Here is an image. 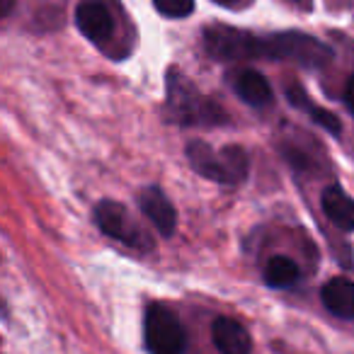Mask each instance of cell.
I'll list each match as a JSON object with an SVG mask.
<instances>
[{
	"instance_id": "1",
	"label": "cell",
	"mask_w": 354,
	"mask_h": 354,
	"mask_svg": "<svg viewBox=\"0 0 354 354\" xmlns=\"http://www.w3.org/2000/svg\"><path fill=\"white\" fill-rule=\"evenodd\" d=\"M204 51L216 61H286L301 68H325L333 61V49L304 32L252 35L236 27L214 25L204 30Z\"/></svg>"
},
{
	"instance_id": "2",
	"label": "cell",
	"mask_w": 354,
	"mask_h": 354,
	"mask_svg": "<svg viewBox=\"0 0 354 354\" xmlns=\"http://www.w3.org/2000/svg\"><path fill=\"white\" fill-rule=\"evenodd\" d=\"M162 114L170 124L180 127H218L228 122L226 109L214 97L199 93L183 73L167 75V102Z\"/></svg>"
},
{
	"instance_id": "3",
	"label": "cell",
	"mask_w": 354,
	"mask_h": 354,
	"mask_svg": "<svg viewBox=\"0 0 354 354\" xmlns=\"http://www.w3.org/2000/svg\"><path fill=\"white\" fill-rule=\"evenodd\" d=\"M187 160L197 175L226 187L241 185L250 172V158L241 146H223L216 151L207 141H192L187 146Z\"/></svg>"
},
{
	"instance_id": "4",
	"label": "cell",
	"mask_w": 354,
	"mask_h": 354,
	"mask_svg": "<svg viewBox=\"0 0 354 354\" xmlns=\"http://www.w3.org/2000/svg\"><path fill=\"white\" fill-rule=\"evenodd\" d=\"M93 221L97 226V231L102 236L112 238V241L122 243V245L131 248L136 252H151L153 250V238L148 236V231L136 223V218L129 214V209L112 199H102L95 207Z\"/></svg>"
},
{
	"instance_id": "5",
	"label": "cell",
	"mask_w": 354,
	"mask_h": 354,
	"mask_svg": "<svg viewBox=\"0 0 354 354\" xmlns=\"http://www.w3.org/2000/svg\"><path fill=\"white\" fill-rule=\"evenodd\" d=\"M143 342H146L148 354H185L187 333L170 308L151 304L146 310V323H143Z\"/></svg>"
},
{
	"instance_id": "6",
	"label": "cell",
	"mask_w": 354,
	"mask_h": 354,
	"mask_svg": "<svg viewBox=\"0 0 354 354\" xmlns=\"http://www.w3.org/2000/svg\"><path fill=\"white\" fill-rule=\"evenodd\" d=\"M75 25L83 32V37H88L100 49H107L112 44L114 35H117L114 12L109 10V6L102 3V0H85V3H80L78 10H75Z\"/></svg>"
},
{
	"instance_id": "7",
	"label": "cell",
	"mask_w": 354,
	"mask_h": 354,
	"mask_svg": "<svg viewBox=\"0 0 354 354\" xmlns=\"http://www.w3.org/2000/svg\"><path fill=\"white\" fill-rule=\"evenodd\" d=\"M136 204L141 214L156 226V231L162 238H172L177 231V212L167 194L160 187H143L136 194Z\"/></svg>"
},
{
	"instance_id": "8",
	"label": "cell",
	"mask_w": 354,
	"mask_h": 354,
	"mask_svg": "<svg viewBox=\"0 0 354 354\" xmlns=\"http://www.w3.org/2000/svg\"><path fill=\"white\" fill-rule=\"evenodd\" d=\"M231 88L250 107H270L272 100H274V93H272V85L267 83V78L252 68L236 71L231 75Z\"/></svg>"
},
{
	"instance_id": "9",
	"label": "cell",
	"mask_w": 354,
	"mask_h": 354,
	"mask_svg": "<svg viewBox=\"0 0 354 354\" xmlns=\"http://www.w3.org/2000/svg\"><path fill=\"white\" fill-rule=\"evenodd\" d=\"M212 337L221 354H250L252 352L250 333H248L238 320L226 318V315L214 320Z\"/></svg>"
},
{
	"instance_id": "10",
	"label": "cell",
	"mask_w": 354,
	"mask_h": 354,
	"mask_svg": "<svg viewBox=\"0 0 354 354\" xmlns=\"http://www.w3.org/2000/svg\"><path fill=\"white\" fill-rule=\"evenodd\" d=\"M320 207H323L325 216L344 233L354 231V204L352 197L344 192L339 185H330L323 189V197H320Z\"/></svg>"
},
{
	"instance_id": "11",
	"label": "cell",
	"mask_w": 354,
	"mask_h": 354,
	"mask_svg": "<svg viewBox=\"0 0 354 354\" xmlns=\"http://www.w3.org/2000/svg\"><path fill=\"white\" fill-rule=\"evenodd\" d=\"M320 299L323 306L330 310L333 315L342 320H352L354 318V284L347 277H335L320 291Z\"/></svg>"
},
{
	"instance_id": "12",
	"label": "cell",
	"mask_w": 354,
	"mask_h": 354,
	"mask_svg": "<svg viewBox=\"0 0 354 354\" xmlns=\"http://www.w3.org/2000/svg\"><path fill=\"white\" fill-rule=\"evenodd\" d=\"M286 97H289V102L294 104L296 109L306 112L310 119H313L315 124H320V127H323L325 131H330L333 136H339V133H342V124H339V119L335 117L333 112H328V109L318 107V104H315L313 100H310L308 95H306V90L301 88L299 83L289 85V90H286Z\"/></svg>"
},
{
	"instance_id": "13",
	"label": "cell",
	"mask_w": 354,
	"mask_h": 354,
	"mask_svg": "<svg viewBox=\"0 0 354 354\" xmlns=\"http://www.w3.org/2000/svg\"><path fill=\"white\" fill-rule=\"evenodd\" d=\"M299 265L284 255H274L265 267V281L272 289H291L299 281Z\"/></svg>"
},
{
	"instance_id": "14",
	"label": "cell",
	"mask_w": 354,
	"mask_h": 354,
	"mask_svg": "<svg viewBox=\"0 0 354 354\" xmlns=\"http://www.w3.org/2000/svg\"><path fill=\"white\" fill-rule=\"evenodd\" d=\"M153 8L162 17L183 20V17H189L194 12V0H153Z\"/></svg>"
},
{
	"instance_id": "15",
	"label": "cell",
	"mask_w": 354,
	"mask_h": 354,
	"mask_svg": "<svg viewBox=\"0 0 354 354\" xmlns=\"http://www.w3.org/2000/svg\"><path fill=\"white\" fill-rule=\"evenodd\" d=\"M214 3H216V6H223V8H231V10L250 6V0H214Z\"/></svg>"
},
{
	"instance_id": "16",
	"label": "cell",
	"mask_w": 354,
	"mask_h": 354,
	"mask_svg": "<svg viewBox=\"0 0 354 354\" xmlns=\"http://www.w3.org/2000/svg\"><path fill=\"white\" fill-rule=\"evenodd\" d=\"M15 10V0H0V20H6Z\"/></svg>"
},
{
	"instance_id": "17",
	"label": "cell",
	"mask_w": 354,
	"mask_h": 354,
	"mask_svg": "<svg viewBox=\"0 0 354 354\" xmlns=\"http://www.w3.org/2000/svg\"><path fill=\"white\" fill-rule=\"evenodd\" d=\"M344 104L352 109V78H347V83H344Z\"/></svg>"
},
{
	"instance_id": "18",
	"label": "cell",
	"mask_w": 354,
	"mask_h": 354,
	"mask_svg": "<svg viewBox=\"0 0 354 354\" xmlns=\"http://www.w3.org/2000/svg\"><path fill=\"white\" fill-rule=\"evenodd\" d=\"M294 3H304V0H294Z\"/></svg>"
}]
</instances>
